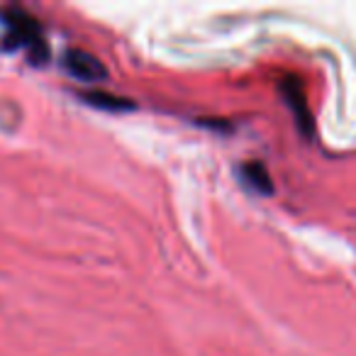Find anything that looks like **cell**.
Returning <instances> with one entry per match:
<instances>
[{"mask_svg":"<svg viewBox=\"0 0 356 356\" xmlns=\"http://www.w3.org/2000/svg\"><path fill=\"white\" fill-rule=\"evenodd\" d=\"M3 17H6L8 27H10L13 44L27 47L32 61H40L42 64L47 56V42H44V35H42L40 22L32 15H27L22 8H8V10H3Z\"/></svg>","mask_w":356,"mask_h":356,"instance_id":"1","label":"cell"},{"mask_svg":"<svg viewBox=\"0 0 356 356\" xmlns=\"http://www.w3.org/2000/svg\"><path fill=\"white\" fill-rule=\"evenodd\" d=\"M64 69L81 81H103L105 76H108V69H105L103 61H100L98 56L83 51V49H69L66 51L64 54Z\"/></svg>","mask_w":356,"mask_h":356,"instance_id":"2","label":"cell"},{"mask_svg":"<svg viewBox=\"0 0 356 356\" xmlns=\"http://www.w3.org/2000/svg\"><path fill=\"white\" fill-rule=\"evenodd\" d=\"M283 95H286L288 105H291L293 113H296L298 127L305 134H312V118H310V110H307V100H305V93H302L300 83H298L296 79H286L283 81Z\"/></svg>","mask_w":356,"mask_h":356,"instance_id":"3","label":"cell"},{"mask_svg":"<svg viewBox=\"0 0 356 356\" xmlns=\"http://www.w3.org/2000/svg\"><path fill=\"white\" fill-rule=\"evenodd\" d=\"M239 173H242V178L247 181L249 186H252L254 191H257V193H264V195H271L273 193L271 173H268V168L264 166L261 161H247V163H242Z\"/></svg>","mask_w":356,"mask_h":356,"instance_id":"4","label":"cell"},{"mask_svg":"<svg viewBox=\"0 0 356 356\" xmlns=\"http://www.w3.org/2000/svg\"><path fill=\"white\" fill-rule=\"evenodd\" d=\"M81 98H83L88 105H93V108L105 110V113H124V110L134 108V103L129 98L105 93V90H90V93H81Z\"/></svg>","mask_w":356,"mask_h":356,"instance_id":"5","label":"cell"}]
</instances>
